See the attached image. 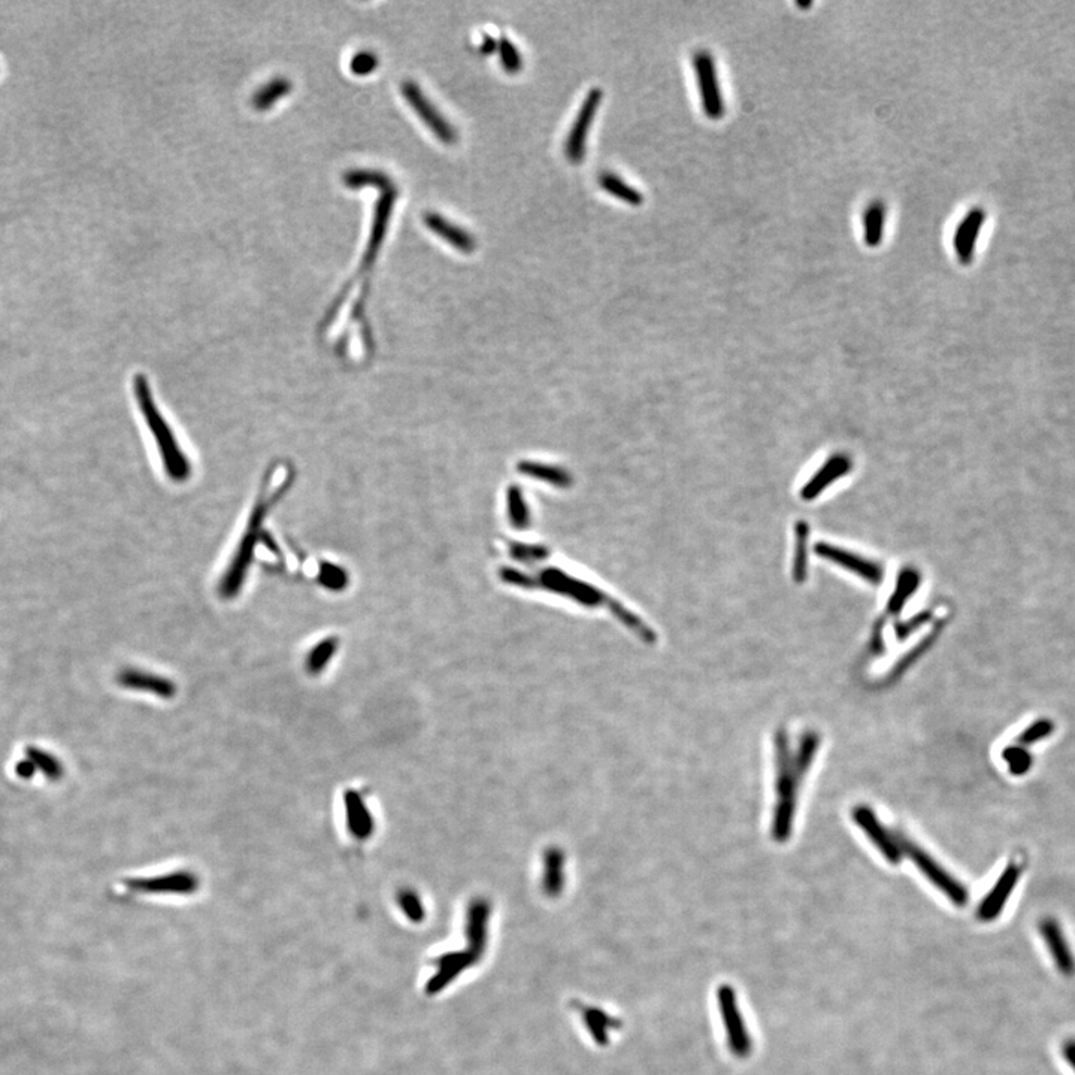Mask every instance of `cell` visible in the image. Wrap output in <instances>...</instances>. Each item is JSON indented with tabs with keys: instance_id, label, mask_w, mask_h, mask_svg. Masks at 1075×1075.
Listing matches in <instances>:
<instances>
[{
	"instance_id": "6da1fadb",
	"label": "cell",
	"mask_w": 1075,
	"mask_h": 1075,
	"mask_svg": "<svg viewBox=\"0 0 1075 1075\" xmlns=\"http://www.w3.org/2000/svg\"><path fill=\"white\" fill-rule=\"evenodd\" d=\"M775 804L772 811L771 835L777 843L790 840L798 810L799 789L805 775L813 768L820 749V735L804 732L793 749L789 734L778 729L774 734Z\"/></svg>"
},
{
	"instance_id": "7a4b0ae2",
	"label": "cell",
	"mask_w": 1075,
	"mask_h": 1075,
	"mask_svg": "<svg viewBox=\"0 0 1075 1075\" xmlns=\"http://www.w3.org/2000/svg\"><path fill=\"white\" fill-rule=\"evenodd\" d=\"M284 468H277L274 477H271L272 487L268 490L265 487L262 496L257 501L256 507H254L253 516L250 519V528H248L247 534L242 538L241 545L236 551L235 557H233L232 563H230L229 569L226 574L221 578L220 586H218V592L224 599H233L239 592H241L242 584H244L245 577H247L248 566H250V556L253 554L254 545L257 542V531H259L260 523L265 519L266 511L272 507L274 502L286 492V487H289L290 477L289 469L286 474L283 475L281 480L278 478L283 474Z\"/></svg>"
},
{
	"instance_id": "3957f363",
	"label": "cell",
	"mask_w": 1075,
	"mask_h": 1075,
	"mask_svg": "<svg viewBox=\"0 0 1075 1075\" xmlns=\"http://www.w3.org/2000/svg\"><path fill=\"white\" fill-rule=\"evenodd\" d=\"M135 393L139 410L142 411V416L145 417L148 428H150L154 438L157 439V444H159V453L162 456L163 463H165L166 472H168L172 480H186L190 474L189 462L184 457L181 448H178L171 429L166 425L163 417L160 416L159 410L156 408L157 405H154L145 377L136 378Z\"/></svg>"
},
{
	"instance_id": "277c9868",
	"label": "cell",
	"mask_w": 1075,
	"mask_h": 1075,
	"mask_svg": "<svg viewBox=\"0 0 1075 1075\" xmlns=\"http://www.w3.org/2000/svg\"><path fill=\"white\" fill-rule=\"evenodd\" d=\"M899 843H901L902 852L905 856L910 858L917 869L937 887L940 892H943L953 904L958 907H964L969 901V892L967 887L956 880L943 865L937 862V859L932 858L922 846L914 843L913 840L907 838V835L898 831Z\"/></svg>"
},
{
	"instance_id": "5b68a950",
	"label": "cell",
	"mask_w": 1075,
	"mask_h": 1075,
	"mask_svg": "<svg viewBox=\"0 0 1075 1075\" xmlns=\"http://www.w3.org/2000/svg\"><path fill=\"white\" fill-rule=\"evenodd\" d=\"M692 62L696 81H698L702 111L710 120H720L725 115L726 105L716 60L710 51L699 50L693 54Z\"/></svg>"
},
{
	"instance_id": "8992f818",
	"label": "cell",
	"mask_w": 1075,
	"mask_h": 1075,
	"mask_svg": "<svg viewBox=\"0 0 1075 1075\" xmlns=\"http://www.w3.org/2000/svg\"><path fill=\"white\" fill-rule=\"evenodd\" d=\"M853 820L859 829H862L863 834L868 837V840L874 844L875 849L880 852L887 862L892 865H899L904 859V852H902L901 843H899L898 831H890L889 828L881 823L877 814L872 808L866 807V805H858L853 808L852 811Z\"/></svg>"
},
{
	"instance_id": "52a82bcc",
	"label": "cell",
	"mask_w": 1075,
	"mask_h": 1075,
	"mask_svg": "<svg viewBox=\"0 0 1075 1075\" xmlns=\"http://www.w3.org/2000/svg\"><path fill=\"white\" fill-rule=\"evenodd\" d=\"M717 998H719L720 1013L725 1023L729 1047L738 1058H747L752 1052V1041L744 1023L743 1014L738 1008L734 987L723 984L719 987Z\"/></svg>"
},
{
	"instance_id": "ba28073f",
	"label": "cell",
	"mask_w": 1075,
	"mask_h": 1075,
	"mask_svg": "<svg viewBox=\"0 0 1075 1075\" xmlns=\"http://www.w3.org/2000/svg\"><path fill=\"white\" fill-rule=\"evenodd\" d=\"M126 887L147 895H193L201 887V880L195 872L183 869L154 877L129 878Z\"/></svg>"
},
{
	"instance_id": "9c48e42d",
	"label": "cell",
	"mask_w": 1075,
	"mask_h": 1075,
	"mask_svg": "<svg viewBox=\"0 0 1075 1075\" xmlns=\"http://www.w3.org/2000/svg\"><path fill=\"white\" fill-rule=\"evenodd\" d=\"M602 101V92L599 89L590 90L589 95L584 99L583 105H581L580 112H578L575 123L572 124L571 132H569L568 139H566V156L572 163H578L583 160L584 153H586V141L589 136L590 126H592L593 118H595L596 112H598L599 105Z\"/></svg>"
},
{
	"instance_id": "30bf717a",
	"label": "cell",
	"mask_w": 1075,
	"mask_h": 1075,
	"mask_svg": "<svg viewBox=\"0 0 1075 1075\" xmlns=\"http://www.w3.org/2000/svg\"><path fill=\"white\" fill-rule=\"evenodd\" d=\"M402 93H404L405 99L410 102L414 111L422 117V120L428 124L432 132L441 141L447 142V144H453L456 141V130L445 120L444 115L439 114L438 109L430 104L429 99L426 98L425 93L420 90L416 83L405 81L402 84Z\"/></svg>"
},
{
	"instance_id": "8fae6325",
	"label": "cell",
	"mask_w": 1075,
	"mask_h": 1075,
	"mask_svg": "<svg viewBox=\"0 0 1075 1075\" xmlns=\"http://www.w3.org/2000/svg\"><path fill=\"white\" fill-rule=\"evenodd\" d=\"M816 553L819 556L825 557V559L831 560V562L837 563V565L843 566L844 569L855 572L863 580L872 584H880L884 578V569L880 563L874 562V560L865 559V557L858 556V554L850 553V551H844L843 548L834 547L829 544H817Z\"/></svg>"
},
{
	"instance_id": "7c38bea8",
	"label": "cell",
	"mask_w": 1075,
	"mask_h": 1075,
	"mask_svg": "<svg viewBox=\"0 0 1075 1075\" xmlns=\"http://www.w3.org/2000/svg\"><path fill=\"white\" fill-rule=\"evenodd\" d=\"M1020 874H1022L1020 866H1017L1016 863L1008 865V868L1002 872L1001 877L996 881L993 889L987 893L986 898L978 905V919L983 920V922H992L1002 913L1011 893H1013L1014 887L1017 886Z\"/></svg>"
},
{
	"instance_id": "4fadbf2b",
	"label": "cell",
	"mask_w": 1075,
	"mask_h": 1075,
	"mask_svg": "<svg viewBox=\"0 0 1075 1075\" xmlns=\"http://www.w3.org/2000/svg\"><path fill=\"white\" fill-rule=\"evenodd\" d=\"M118 683L129 690L147 692L162 699H172L177 695V684L171 678L141 669L127 668L118 675Z\"/></svg>"
},
{
	"instance_id": "5bb4252c",
	"label": "cell",
	"mask_w": 1075,
	"mask_h": 1075,
	"mask_svg": "<svg viewBox=\"0 0 1075 1075\" xmlns=\"http://www.w3.org/2000/svg\"><path fill=\"white\" fill-rule=\"evenodd\" d=\"M345 822L354 840L366 841L372 837L375 829L374 816L366 805L365 799L356 790L344 792Z\"/></svg>"
},
{
	"instance_id": "9a60e30c",
	"label": "cell",
	"mask_w": 1075,
	"mask_h": 1075,
	"mask_svg": "<svg viewBox=\"0 0 1075 1075\" xmlns=\"http://www.w3.org/2000/svg\"><path fill=\"white\" fill-rule=\"evenodd\" d=\"M1040 931L1044 941H1046L1047 949H1049L1050 955H1052L1053 961H1055L1059 971L1065 975L1074 974L1075 961L1073 953H1071L1070 947H1068L1067 938H1065L1064 932H1062L1058 922H1056L1055 919H1044L1043 922L1040 923Z\"/></svg>"
},
{
	"instance_id": "2e32d148",
	"label": "cell",
	"mask_w": 1075,
	"mask_h": 1075,
	"mask_svg": "<svg viewBox=\"0 0 1075 1075\" xmlns=\"http://www.w3.org/2000/svg\"><path fill=\"white\" fill-rule=\"evenodd\" d=\"M852 471V462L849 457L846 456H834L822 466L820 471L805 484L804 489L801 492V498L804 501H811V499L817 498L826 487L831 486L834 481L840 480L841 477Z\"/></svg>"
},
{
	"instance_id": "e0dca14e",
	"label": "cell",
	"mask_w": 1075,
	"mask_h": 1075,
	"mask_svg": "<svg viewBox=\"0 0 1075 1075\" xmlns=\"http://www.w3.org/2000/svg\"><path fill=\"white\" fill-rule=\"evenodd\" d=\"M396 199V192H393L392 186L384 189L383 196L377 204V210H375L374 227H372L371 239H369L368 250H366L365 259H363V269H368L374 262L375 256H377L378 250H380L381 242H383L384 235H386L387 224H389L390 214L393 210V202Z\"/></svg>"
},
{
	"instance_id": "ac0fdd59",
	"label": "cell",
	"mask_w": 1075,
	"mask_h": 1075,
	"mask_svg": "<svg viewBox=\"0 0 1075 1075\" xmlns=\"http://www.w3.org/2000/svg\"><path fill=\"white\" fill-rule=\"evenodd\" d=\"M983 221V211L974 210L962 220V223L956 229L955 236H953V247H955L956 256L959 257L962 263L971 262L975 242H977L978 232L983 226Z\"/></svg>"
},
{
	"instance_id": "d6986e66",
	"label": "cell",
	"mask_w": 1075,
	"mask_h": 1075,
	"mask_svg": "<svg viewBox=\"0 0 1075 1075\" xmlns=\"http://www.w3.org/2000/svg\"><path fill=\"white\" fill-rule=\"evenodd\" d=\"M426 226L429 227L436 235L441 236L448 244L456 247L457 250L462 253H472L475 250V239L471 233L466 230L460 229L456 224L448 221L447 218L436 213H426L425 215Z\"/></svg>"
},
{
	"instance_id": "ffe728a7",
	"label": "cell",
	"mask_w": 1075,
	"mask_h": 1075,
	"mask_svg": "<svg viewBox=\"0 0 1075 1075\" xmlns=\"http://www.w3.org/2000/svg\"><path fill=\"white\" fill-rule=\"evenodd\" d=\"M887 205L877 199L863 211V242L866 247L877 248L883 242L886 232Z\"/></svg>"
},
{
	"instance_id": "44dd1931",
	"label": "cell",
	"mask_w": 1075,
	"mask_h": 1075,
	"mask_svg": "<svg viewBox=\"0 0 1075 1075\" xmlns=\"http://www.w3.org/2000/svg\"><path fill=\"white\" fill-rule=\"evenodd\" d=\"M920 580L922 578H920V574L916 569H902L898 583H896L895 592L892 593L889 604H887V613L898 616L902 608L907 604L908 599L919 589Z\"/></svg>"
},
{
	"instance_id": "7402d4cb",
	"label": "cell",
	"mask_w": 1075,
	"mask_h": 1075,
	"mask_svg": "<svg viewBox=\"0 0 1075 1075\" xmlns=\"http://www.w3.org/2000/svg\"><path fill=\"white\" fill-rule=\"evenodd\" d=\"M338 647L339 640L336 637L324 638V640L314 645L310 653L307 654V659H305V669H307L308 674L314 675V677L322 674L327 665L332 662Z\"/></svg>"
},
{
	"instance_id": "603a6c76",
	"label": "cell",
	"mask_w": 1075,
	"mask_h": 1075,
	"mask_svg": "<svg viewBox=\"0 0 1075 1075\" xmlns=\"http://www.w3.org/2000/svg\"><path fill=\"white\" fill-rule=\"evenodd\" d=\"M599 183H601V186L604 187L610 195L622 199L626 204L634 205V207L643 204V195H641L635 187L629 186L626 181L617 177V175L610 174V172L602 174L601 178H599Z\"/></svg>"
},
{
	"instance_id": "cb8c5ba5",
	"label": "cell",
	"mask_w": 1075,
	"mask_h": 1075,
	"mask_svg": "<svg viewBox=\"0 0 1075 1075\" xmlns=\"http://www.w3.org/2000/svg\"><path fill=\"white\" fill-rule=\"evenodd\" d=\"M290 90H292V84H290V81L283 80V78H278V80L271 81L268 86L263 87V89H260L259 92L256 93V96H254V107L260 109V111H265V109L271 108L272 105H274L275 102L278 101V99H281L284 95H287Z\"/></svg>"
},
{
	"instance_id": "d4e9b609",
	"label": "cell",
	"mask_w": 1075,
	"mask_h": 1075,
	"mask_svg": "<svg viewBox=\"0 0 1075 1075\" xmlns=\"http://www.w3.org/2000/svg\"><path fill=\"white\" fill-rule=\"evenodd\" d=\"M345 184L354 187V189H356V187L368 186V184L369 186L383 187V189L390 187V181L386 175L368 171L351 172V174H348L347 177H345Z\"/></svg>"
},
{
	"instance_id": "484cf974",
	"label": "cell",
	"mask_w": 1075,
	"mask_h": 1075,
	"mask_svg": "<svg viewBox=\"0 0 1075 1075\" xmlns=\"http://www.w3.org/2000/svg\"><path fill=\"white\" fill-rule=\"evenodd\" d=\"M1004 759L1007 760L1010 765V771L1014 775H1023L1031 769L1032 759L1026 750L1019 749V747H1008L1004 750Z\"/></svg>"
},
{
	"instance_id": "4316f807",
	"label": "cell",
	"mask_w": 1075,
	"mask_h": 1075,
	"mask_svg": "<svg viewBox=\"0 0 1075 1075\" xmlns=\"http://www.w3.org/2000/svg\"><path fill=\"white\" fill-rule=\"evenodd\" d=\"M499 54H501V62L504 68L511 74H516L522 69V56H520L519 50L516 45L511 44L507 38H502L498 44Z\"/></svg>"
},
{
	"instance_id": "83f0119b",
	"label": "cell",
	"mask_w": 1075,
	"mask_h": 1075,
	"mask_svg": "<svg viewBox=\"0 0 1075 1075\" xmlns=\"http://www.w3.org/2000/svg\"><path fill=\"white\" fill-rule=\"evenodd\" d=\"M798 545H796V562H795V578L796 581H804L807 577V551H805V541H807V526L805 523H798Z\"/></svg>"
},
{
	"instance_id": "f1b7e54d",
	"label": "cell",
	"mask_w": 1075,
	"mask_h": 1075,
	"mask_svg": "<svg viewBox=\"0 0 1075 1075\" xmlns=\"http://www.w3.org/2000/svg\"><path fill=\"white\" fill-rule=\"evenodd\" d=\"M1052 732L1053 723H1050L1049 720H1040V722H1035L1034 725L1029 726V728L1020 735L1019 741L1023 746H1031V744L1038 743V741L1049 737Z\"/></svg>"
},
{
	"instance_id": "f546056e",
	"label": "cell",
	"mask_w": 1075,
	"mask_h": 1075,
	"mask_svg": "<svg viewBox=\"0 0 1075 1075\" xmlns=\"http://www.w3.org/2000/svg\"><path fill=\"white\" fill-rule=\"evenodd\" d=\"M320 581L327 589L342 590L347 584V575L338 566L324 565L322 574H320Z\"/></svg>"
},
{
	"instance_id": "4dcf8cb0",
	"label": "cell",
	"mask_w": 1075,
	"mask_h": 1075,
	"mask_svg": "<svg viewBox=\"0 0 1075 1075\" xmlns=\"http://www.w3.org/2000/svg\"><path fill=\"white\" fill-rule=\"evenodd\" d=\"M378 66V59L374 53L369 51H363V53L354 56L353 62H351V71L356 75H368L374 71Z\"/></svg>"
},
{
	"instance_id": "1f68e13d",
	"label": "cell",
	"mask_w": 1075,
	"mask_h": 1075,
	"mask_svg": "<svg viewBox=\"0 0 1075 1075\" xmlns=\"http://www.w3.org/2000/svg\"><path fill=\"white\" fill-rule=\"evenodd\" d=\"M399 904H401L402 910H404L405 914L410 916L411 919L416 920L417 917H420V913H422V905H420L419 898H417L413 892H410V890H404V892L399 895Z\"/></svg>"
},
{
	"instance_id": "d6a6232c",
	"label": "cell",
	"mask_w": 1075,
	"mask_h": 1075,
	"mask_svg": "<svg viewBox=\"0 0 1075 1075\" xmlns=\"http://www.w3.org/2000/svg\"><path fill=\"white\" fill-rule=\"evenodd\" d=\"M1064 1056L1065 1059H1067L1068 1064H1070V1067L1075 1071V1040H1070L1065 1043Z\"/></svg>"
},
{
	"instance_id": "836d02e7",
	"label": "cell",
	"mask_w": 1075,
	"mask_h": 1075,
	"mask_svg": "<svg viewBox=\"0 0 1075 1075\" xmlns=\"http://www.w3.org/2000/svg\"><path fill=\"white\" fill-rule=\"evenodd\" d=\"M926 616H928V614H923V616L917 617L916 623H911V628H913V626L922 625L923 620L926 619ZM908 632H910V628H908V625L899 626L898 634H901V638L905 637V635H908Z\"/></svg>"
}]
</instances>
